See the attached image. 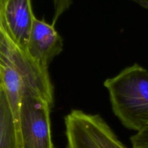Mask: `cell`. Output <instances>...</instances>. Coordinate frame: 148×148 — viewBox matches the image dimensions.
<instances>
[{
	"mask_svg": "<svg viewBox=\"0 0 148 148\" xmlns=\"http://www.w3.org/2000/svg\"><path fill=\"white\" fill-rule=\"evenodd\" d=\"M112 108L126 128L136 132L148 126V70L138 64L107 79Z\"/></svg>",
	"mask_w": 148,
	"mask_h": 148,
	"instance_id": "6da1fadb",
	"label": "cell"
},
{
	"mask_svg": "<svg viewBox=\"0 0 148 148\" xmlns=\"http://www.w3.org/2000/svg\"><path fill=\"white\" fill-rule=\"evenodd\" d=\"M51 108L36 91L25 88L17 132V148H55L51 132Z\"/></svg>",
	"mask_w": 148,
	"mask_h": 148,
	"instance_id": "7a4b0ae2",
	"label": "cell"
},
{
	"mask_svg": "<svg viewBox=\"0 0 148 148\" xmlns=\"http://www.w3.org/2000/svg\"><path fill=\"white\" fill-rule=\"evenodd\" d=\"M66 148H128L98 114L72 110L65 117Z\"/></svg>",
	"mask_w": 148,
	"mask_h": 148,
	"instance_id": "3957f363",
	"label": "cell"
},
{
	"mask_svg": "<svg viewBox=\"0 0 148 148\" xmlns=\"http://www.w3.org/2000/svg\"><path fill=\"white\" fill-rule=\"evenodd\" d=\"M63 49V40L55 26L44 20L33 17L27 52L44 69H48L54 58Z\"/></svg>",
	"mask_w": 148,
	"mask_h": 148,
	"instance_id": "277c9868",
	"label": "cell"
},
{
	"mask_svg": "<svg viewBox=\"0 0 148 148\" xmlns=\"http://www.w3.org/2000/svg\"><path fill=\"white\" fill-rule=\"evenodd\" d=\"M0 5L9 35L22 50L27 52L35 17L32 10L31 0H0Z\"/></svg>",
	"mask_w": 148,
	"mask_h": 148,
	"instance_id": "5b68a950",
	"label": "cell"
},
{
	"mask_svg": "<svg viewBox=\"0 0 148 148\" xmlns=\"http://www.w3.org/2000/svg\"><path fill=\"white\" fill-rule=\"evenodd\" d=\"M0 148H17L15 119L1 82H0Z\"/></svg>",
	"mask_w": 148,
	"mask_h": 148,
	"instance_id": "8992f818",
	"label": "cell"
},
{
	"mask_svg": "<svg viewBox=\"0 0 148 148\" xmlns=\"http://www.w3.org/2000/svg\"><path fill=\"white\" fill-rule=\"evenodd\" d=\"M12 43H14L15 42L6 28L0 5V56L6 55Z\"/></svg>",
	"mask_w": 148,
	"mask_h": 148,
	"instance_id": "52a82bcc",
	"label": "cell"
},
{
	"mask_svg": "<svg viewBox=\"0 0 148 148\" xmlns=\"http://www.w3.org/2000/svg\"><path fill=\"white\" fill-rule=\"evenodd\" d=\"M132 148H148V126L131 137Z\"/></svg>",
	"mask_w": 148,
	"mask_h": 148,
	"instance_id": "ba28073f",
	"label": "cell"
},
{
	"mask_svg": "<svg viewBox=\"0 0 148 148\" xmlns=\"http://www.w3.org/2000/svg\"><path fill=\"white\" fill-rule=\"evenodd\" d=\"M54 7H55V14L52 25L55 26L59 17L70 8L72 4L73 0H53Z\"/></svg>",
	"mask_w": 148,
	"mask_h": 148,
	"instance_id": "9c48e42d",
	"label": "cell"
},
{
	"mask_svg": "<svg viewBox=\"0 0 148 148\" xmlns=\"http://www.w3.org/2000/svg\"><path fill=\"white\" fill-rule=\"evenodd\" d=\"M131 1L137 3L141 7L148 10V0H131Z\"/></svg>",
	"mask_w": 148,
	"mask_h": 148,
	"instance_id": "30bf717a",
	"label": "cell"
},
{
	"mask_svg": "<svg viewBox=\"0 0 148 148\" xmlns=\"http://www.w3.org/2000/svg\"><path fill=\"white\" fill-rule=\"evenodd\" d=\"M0 82H1V80H0Z\"/></svg>",
	"mask_w": 148,
	"mask_h": 148,
	"instance_id": "8fae6325",
	"label": "cell"
}]
</instances>
